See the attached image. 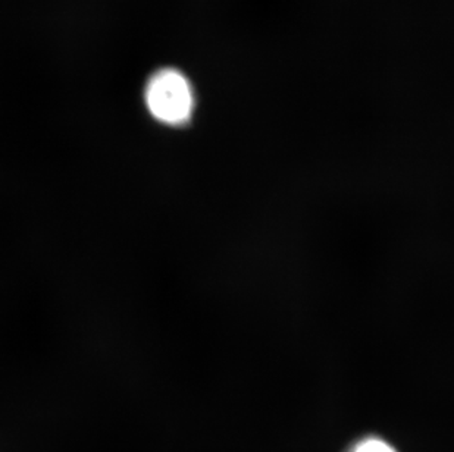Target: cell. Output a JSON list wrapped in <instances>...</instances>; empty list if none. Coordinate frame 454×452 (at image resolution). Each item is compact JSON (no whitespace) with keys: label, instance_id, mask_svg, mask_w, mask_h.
<instances>
[{"label":"cell","instance_id":"cell-1","mask_svg":"<svg viewBox=\"0 0 454 452\" xmlns=\"http://www.w3.org/2000/svg\"><path fill=\"white\" fill-rule=\"evenodd\" d=\"M147 109L154 120L180 127L192 120L194 93L189 80L176 69H162L149 80L145 91Z\"/></svg>","mask_w":454,"mask_h":452},{"label":"cell","instance_id":"cell-2","mask_svg":"<svg viewBox=\"0 0 454 452\" xmlns=\"http://www.w3.org/2000/svg\"><path fill=\"white\" fill-rule=\"evenodd\" d=\"M348 452H397L386 440L380 438H368V440H360Z\"/></svg>","mask_w":454,"mask_h":452}]
</instances>
